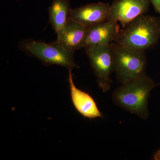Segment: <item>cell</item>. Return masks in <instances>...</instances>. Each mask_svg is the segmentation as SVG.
<instances>
[{"mask_svg": "<svg viewBox=\"0 0 160 160\" xmlns=\"http://www.w3.org/2000/svg\"><path fill=\"white\" fill-rule=\"evenodd\" d=\"M157 86L145 72L136 78L121 84L112 93V102L116 106L140 118L148 119L150 92Z\"/></svg>", "mask_w": 160, "mask_h": 160, "instance_id": "6da1fadb", "label": "cell"}, {"mask_svg": "<svg viewBox=\"0 0 160 160\" xmlns=\"http://www.w3.org/2000/svg\"><path fill=\"white\" fill-rule=\"evenodd\" d=\"M160 40V18L142 14L120 29L113 42L146 51L157 45Z\"/></svg>", "mask_w": 160, "mask_h": 160, "instance_id": "7a4b0ae2", "label": "cell"}, {"mask_svg": "<svg viewBox=\"0 0 160 160\" xmlns=\"http://www.w3.org/2000/svg\"><path fill=\"white\" fill-rule=\"evenodd\" d=\"M118 82L123 84L134 79L145 72L147 65L146 51L110 44Z\"/></svg>", "mask_w": 160, "mask_h": 160, "instance_id": "3957f363", "label": "cell"}, {"mask_svg": "<svg viewBox=\"0 0 160 160\" xmlns=\"http://www.w3.org/2000/svg\"><path fill=\"white\" fill-rule=\"evenodd\" d=\"M18 48L28 55L40 60L45 66L58 65L68 69L79 68L75 62L73 53L52 42L26 39L20 42Z\"/></svg>", "mask_w": 160, "mask_h": 160, "instance_id": "277c9868", "label": "cell"}, {"mask_svg": "<svg viewBox=\"0 0 160 160\" xmlns=\"http://www.w3.org/2000/svg\"><path fill=\"white\" fill-rule=\"evenodd\" d=\"M85 48L99 87L103 92H107L111 88V75L115 71L110 45H94Z\"/></svg>", "mask_w": 160, "mask_h": 160, "instance_id": "5b68a950", "label": "cell"}, {"mask_svg": "<svg viewBox=\"0 0 160 160\" xmlns=\"http://www.w3.org/2000/svg\"><path fill=\"white\" fill-rule=\"evenodd\" d=\"M149 0H114L110 5L107 20H115L122 28L129 22L149 10Z\"/></svg>", "mask_w": 160, "mask_h": 160, "instance_id": "8992f818", "label": "cell"}, {"mask_svg": "<svg viewBox=\"0 0 160 160\" xmlns=\"http://www.w3.org/2000/svg\"><path fill=\"white\" fill-rule=\"evenodd\" d=\"M110 7L109 3L99 2L71 9L69 20L77 22L86 27H89L108 19Z\"/></svg>", "mask_w": 160, "mask_h": 160, "instance_id": "52a82bcc", "label": "cell"}, {"mask_svg": "<svg viewBox=\"0 0 160 160\" xmlns=\"http://www.w3.org/2000/svg\"><path fill=\"white\" fill-rule=\"evenodd\" d=\"M68 82L72 102L77 111L81 115L89 119L102 117L94 99L86 92L76 86L73 82L72 69H69Z\"/></svg>", "mask_w": 160, "mask_h": 160, "instance_id": "ba28073f", "label": "cell"}, {"mask_svg": "<svg viewBox=\"0 0 160 160\" xmlns=\"http://www.w3.org/2000/svg\"><path fill=\"white\" fill-rule=\"evenodd\" d=\"M118 22L116 20H107L87 27L84 48L94 45H110L119 31Z\"/></svg>", "mask_w": 160, "mask_h": 160, "instance_id": "9c48e42d", "label": "cell"}, {"mask_svg": "<svg viewBox=\"0 0 160 160\" xmlns=\"http://www.w3.org/2000/svg\"><path fill=\"white\" fill-rule=\"evenodd\" d=\"M87 31V27L69 20L61 36L53 42L74 54L75 52L84 48Z\"/></svg>", "mask_w": 160, "mask_h": 160, "instance_id": "30bf717a", "label": "cell"}, {"mask_svg": "<svg viewBox=\"0 0 160 160\" xmlns=\"http://www.w3.org/2000/svg\"><path fill=\"white\" fill-rule=\"evenodd\" d=\"M70 2V0H52L48 8L49 22L57 35V39L62 35L69 21L71 9Z\"/></svg>", "mask_w": 160, "mask_h": 160, "instance_id": "8fae6325", "label": "cell"}, {"mask_svg": "<svg viewBox=\"0 0 160 160\" xmlns=\"http://www.w3.org/2000/svg\"><path fill=\"white\" fill-rule=\"evenodd\" d=\"M149 1L152 4L156 11L160 15V0H149Z\"/></svg>", "mask_w": 160, "mask_h": 160, "instance_id": "7c38bea8", "label": "cell"}, {"mask_svg": "<svg viewBox=\"0 0 160 160\" xmlns=\"http://www.w3.org/2000/svg\"><path fill=\"white\" fill-rule=\"evenodd\" d=\"M154 159L160 160V150H158L157 152H156L154 156Z\"/></svg>", "mask_w": 160, "mask_h": 160, "instance_id": "4fadbf2b", "label": "cell"}]
</instances>
